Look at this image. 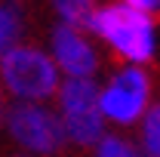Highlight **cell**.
Segmentation results:
<instances>
[{
  "instance_id": "obj_1",
  "label": "cell",
  "mask_w": 160,
  "mask_h": 157,
  "mask_svg": "<svg viewBox=\"0 0 160 157\" xmlns=\"http://www.w3.org/2000/svg\"><path fill=\"white\" fill-rule=\"evenodd\" d=\"M86 31L120 65L148 68V62H154L157 56V19L136 13L117 0L96 6V13L86 22Z\"/></svg>"
},
{
  "instance_id": "obj_2",
  "label": "cell",
  "mask_w": 160,
  "mask_h": 157,
  "mask_svg": "<svg viewBox=\"0 0 160 157\" xmlns=\"http://www.w3.org/2000/svg\"><path fill=\"white\" fill-rule=\"evenodd\" d=\"M62 71L49 49L34 43H19L0 59V86L9 102H43L49 105L62 86Z\"/></svg>"
},
{
  "instance_id": "obj_3",
  "label": "cell",
  "mask_w": 160,
  "mask_h": 157,
  "mask_svg": "<svg viewBox=\"0 0 160 157\" xmlns=\"http://www.w3.org/2000/svg\"><path fill=\"white\" fill-rule=\"evenodd\" d=\"M154 105V80L142 65H117L105 80H99V108L108 129H136L148 108Z\"/></svg>"
},
{
  "instance_id": "obj_4",
  "label": "cell",
  "mask_w": 160,
  "mask_h": 157,
  "mask_svg": "<svg viewBox=\"0 0 160 157\" xmlns=\"http://www.w3.org/2000/svg\"><path fill=\"white\" fill-rule=\"evenodd\" d=\"M52 108L62 120L65 142L71 148L92 151L108 133V123L99 108V80H62Z\"/></svg>"
},
{
  "instance_id": "obj_5",
  "label": "cell",
  "mask_w": 160,
  "mask_h": 157,
  "mask_svg": "<svg viewBox=\"0 0 160 157\" xmlns=\"http://www.w3.org/2000/svg\"><path fill=\"white\" fill-rule=\"evenodd\" d=\"M3 129L22 154H31V157H56L62 148H68L65 129H62V120L52 108V102L49 105L9 102L6 117H3Z\"/></svg>"
},
{
  "instance_id": "obj_6",
  "label": "cell",
  "mask_w": 160,
  "mask_h": 157,
  "mask_svg": "<svg viewBox=\"0 0 160 157\" xmlns=\"http://www.w3.org/2000/svg\"><path fill=\"white\" fill-rule=\"evenodd\" d=\"M49 56L62 71L65 80H99L102 71V53L96 37L86 28L74 25H56L49 31Z\"/></svg>"
},
{
  "instance_id": "obj_7",
  "label": "cell",
  "mask_w": 160,
  "mask_h": 157,
  "mask_svg": "<svg viewBox=\"0 0 160 157\" xmlns=\"http://www.w3.org/2000/svg\"><path fill=\"white\" fill-rule=\"evenodd\" d=\"M22 31H25V16L16 0H0V59L22 43Z\"/></svg>"
},
{
  "instance_id": "obj_8",
  "label": "cell",
  "mask_w": 160,
  "mask_h": 157,
  "mask_svg": "<svg viewBox=\"0 0 160 157\" xmlns=\"http://www.w3.org/2000/svg\"><path fill=\"white\" fill-rule=\"evenodd\" d=\"M132 139H136V145L142 148L145 157H160V99H154V105L148 108V114L136 126Z\"/></svg>"
},
{
  "instance_id": "obj_9",
  "label": "cell",
  "mask_w": 160,
  "mask_h": 157,
  "mask_svg": "<svg viewBox=\"0 0 160 157\" xmlns=\"http://www.w3.org/2000/svg\"><path fill=\"white\" fill-rule=\"evenodd\" d=\"M89 154H92V157H145L132 136H126V133H114V129H108L105 139H102Z\"/></svg>"
},
{
  "instance_id": "obj_10",
  "label": "cell",
  "mask_w": 160,
  "mask_h": 157,
  "mask_svg": "<svg viewBox=\"0 0 160 157\" xmlns=\"http://www.w3.org/2000/svg\"><path fill=\"white\" fill-rule=\"evenodd\" d=\"M96 0H52V9L59 16L62 25H74V28H86L89 16L96 13Z\"/></svg>"
},
{
  "instance_id": "obj_11",
  "label": "cell",
  "mask_w": 160,
  "mask_h": 157,
  "mask_svg": "<svg viewBox=\"0 0 160 157\" xmlns=\"http://www.w3.org/2000/svg\"><path fill=\"white\" fill-rule=\"evenodd\" d=\"M117 3L136 9V13H145V16H151V19H157V13H160V0H117Z\"/></svg>"
},
{
  "instance_id": "obj_12",
  "label": "cell",
  "mask_w": 160,
  "mask_h": 157,
  "mask_svg": "<svg viewBox=\"0 0 160 157\" xmlns=\"http://www.w3.org/2000/svg\"><path fill=\"white\" fill-rule=\"evenodd\" d=\"M6 108H9V99H6L3 86H0V129H3V117H6Z\"/></svg>"
},
{
  "instance_id": "obj_13",
  "label": "cell",
  "mask_w": 160,
  "mask_h": 157,
  "mask_svg": "<svg viewBox=\"0 0 160 157\" xmlns=\"http://www.w3.org/2000/svg\"><path fill=\"white\" fill-rule=\"evenodd\" d=\"M16 157H31V154H22V151H19V154H16Z\"/></svg>"
}]
</instances>
